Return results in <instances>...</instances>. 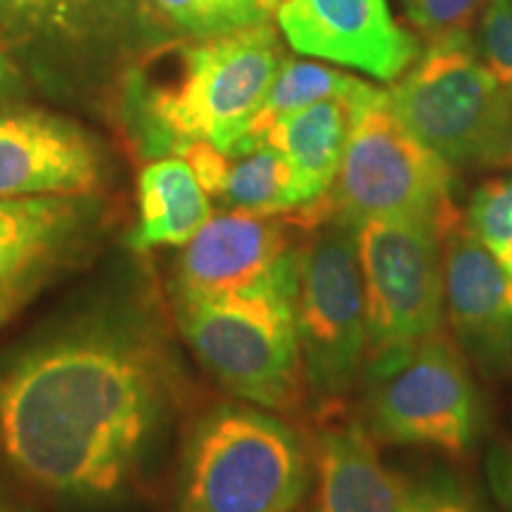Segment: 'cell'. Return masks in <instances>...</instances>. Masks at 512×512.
Segmentation results:
<instances>
[{
    "label": "cell",
    "instance_id": "cell-1",
    "mask_svg": "<svg viewBox=\"0 0 512 512\" xmlns=\"http://www.w3.org/2000/svg\"><path fill=\"white\" fill-rule=\"evenodd\" d=\"M178 392L174 354L150 311L79 313L0 370L3 453L41 491L110 503L162 444Z\"/></svg>",
    "mask_w": 512,
    "mask_h": 512
},
{
    "label": "cell",
    "instance_id": "cell-2",
    "mask_svg": "<svg viewBox=\"0 0 512 512\" xmlns=\"http://www.w3.org/2000/svg\"><path fill=\"white\" fill-rule=\"evenodd\" d=\"M283 60V43L268 19L202 38L185 50L169 81L145 88L133 102L143 150L152 157H181L195 143L233 147Z\"/></svg>",
    "mask_w": 512,
    "mask_h": 512
},
{
    "label": "cell",
    "instance_id": "cell-3",
    "mask_svg": "<svg viewBox=\"0 0 512 512\" xmlns=\"http://www.w3.org/2000/svg\"><path fill=\"white\" fill-rule=\"evenodd\" d=\"M313 491V444L280 413L235 401L192 422L176 512H297Z\"/></svg>",
    "mask_w": 512,
    "mask_h": 512
},
{
    "label": "cell",
    "instance_id": "cell-4",
    "mask_svg": "<svg viewBox=\"0 0 512 512\" xmlns=\"http://www.w3.org/2000/svg\"><path fill=\"white\" fill-rule=\"evenodd\" d=\"M313 211L351 226L415 216L448 230L463 219L453 204V166L403 124L377 86L356 105L335 183Z\"/></svg>",
    "mask_w": 512,
    "mask_h": 512
},
{
    "label": "cell",
    "instance_id": "cell-5",
    "mask_svg": "<svg viewBox=\"0 0 512 512\" xmlns=\"http://www.w3.org/2000/svg\"><path fill=\"white\" fill-rule=\"evenodd\" d=\"M294 297L297 290L174 302L176 325L204 370L235 399L290 413L306 396Z\"/></svg>",
    "mask_w": 512,
    "mask_h": 512
},
{
    "label": "cell",
    "instance_id": "cell-6",
    "mask_svg": "<svg viewBox=\"0 0 512 512\" xmlns=\"http://www.w3.org/2000/svg\"><path fill=\"white\" fill-rule=\"evenodd\" d=\"M294 325L306 392L318 403L349 396L363 380L368 320L356 226L325 216L299 249Z\"/></svg>",
    "mask_w": 512,
    "mask_h": 512
},
{
    "label": "cell",
    "instance_id": "cell-7",
    "mask_svg": "<svg viewBox=\"0 0 512 512\" xmlns=\"http://www.w3.org/2000/svg\"><path fill=\"white\" fill-rule=\"evenodd\" d=\"M444 235L434 221L415 216L356 226L368 320L363 380L444 330Z\"/></svg>",
    "mask_w": 512,
    "mask_h": 512
},
{
    "label": "cell",
    "instance_id": "cell-8",
    "mask_svg": "<svg viewBox=\"0 0 512 512\" xmlns=\"http://www.w3.org/2000/svg\"><path fill=\"white\" fill-rule=\"evenodd\" d=\"M363 425L377 444L463 456L482 432L472 366L446 330L361 382Z\"/></svg>",
    "mask_w": 512,
    "mask_h": 512
},
{
    "label": "cell",
    "instance_id": "cell-9",
    "mask_svg": "<svg viewBox=\"0 0 512 512\" xmlns=\"http://www.w3.org/2000/svg\"><path fill=\"white\" fill-rule=\"evenodd\" d=\"M387 95L403 124L451 166L484 164L510 105L472 36L427 43Z\"/></svg>",
    "mask_w": 512,
    "mask_h": 512
},
{
    "label": "cell",
    "instance_id": "cell-10",
    "mask_svg": "<svg viewBox=\"0 0 512 512\" xmlns=\"http://www.w3.org/2000/svg\"><path fill=\"white\" fill-rule=\"evenodd\" d=\"M309 223L292 214H214L183 245L174 275V302L247 299L297 290L299 249Z\"/></svg>",
    "mask_w": 512,
    "mask_h": 512
},
{
    "label": "cell",
    "instance_id": "cell-11",
    "mask_svg": "<svg viewBox=\"0 0 512 512\" xmlns=\"http://www.w3.org/2000/svg\"><path fill=\"white\" fill-rule=\"evenodd\" d=\"M100 209L86 197H0V325L95 252Z\"/></svg>",
    "mask_w": 512,
    "mask_h": 512
},
{
    "label": "cell",
    "instance_id": "cell-12",
    "mask_svg": "<svg viewBox=\"0 0 512 512\" xmlns=\"http://www.w3.org/2000/svg\"><path fill=\"white\" fill-rule=\"evenodd\" d=\"M275 22L299 55L320 57L392 83L418 60L420 41L387 0H278Z\"/></svg>",
    "mask_w": 512,
    "mask_h": 512
},
{
    "label": "cell",
    "instance_id": "cell-13",
    "mask_svg": "<svg viewBox=\"0 0 512 512\" xmlns=\"http://www.w3.org/2000/svg\"><path fill=\"white\" fill-rule=\"evenodd\" d=\"M448 335L486 380H512V275L460 219L444 235Z\"/></svg>",
    "mask_w": 512,
    "mask_h": 512
},
{
    "label": "cell",
    "instance_id": "cell-14",
    "mask_svg": "<svg viewBox=\"0 0 512 512\" xmlns=\"http://www.w3.org/2000/svg\"><path fill=\"white\" fill-rule=\"evenodd\" d=\"M102 181L93 140L41 110L0 114V197H86Z\"/></svg>",
    "mask_w": 512,
    "mask_h": 512
},
{
    "label": "cell",
    "instance_id": "cell-15",
    "mask_svg": "<svg viewBox=\"0 0 512 512\" xmlns=\"http://www.w3.org/2000/svg\"><path fill=\"white\" fill-rule=\"evenodd\" d=\"M311 444V512H403L408 482L382 463L363 422L339 420L323 427Z\"/></svg>",
    "mask_w": 512,
    "mask_h": 512
},
{
    "label": "cell",
    "instance_id": "cell-16",
    "mask_svg": "<svg viewBox=\"0 0 512 512\" xmlns=\"http://www.w3.org/2000/svg\"><path fill=\"white\" fill-rule=\"evenodd\" d=\"M181 157L192 166L209 200L221 209L266 216L302 209L290 164L271 145L219 150L195 143Z\"/></svg>",
    "mask_w": 512,
    "mask_h": 512
},
{
    "label": "cell",
    "instance_id": "cell-17",
    "mask_svg": "<svg viewBox=\"0 0 512 512\" xmlns=\"http://www.w3.org/2000/svg\"><path fill=\"white\" fill-rule=\"evenodd\" d=\"M370 91L373 83H366L351 95H337L304 107L268 128L261 140V145H271L290 164L302 209L330 192L347 147L356 105Z\"/></svg>",
    "mask_w": 512,
    "mask_h": 512
},
{
    "label": "cell",
    "instance_id": "cell-18",
    "mask_svg": "<svg viewBox=\"0 0 512 512\" xmlns=\"http://www.w3.org/2000/svg\"><path fill=\"white\" fill-rule=\"evenodd\" d=\"M214 216L209 195L183 157L147 164L138 181V223L128 235L133 252L183 247Z\"/></svg>",
    "mask_w": 512,
    "mask_h": 512
},
{
    "label": "cell",
    "instance_id": "cell-19",
    "mask_svg": "<svg viewBox=\"0 0 512 512\" xmlns=\"http://www.w3.org/2000/svg\"><path fill=\"white\" fill-rule=\"evenodd\" d=\"M366 83L368 81L342 72V69L328 67V64L285 57L273 83L268 86L264 100H261L259 110L249 121L247 131L228 150H247V147L261 145L268 128L278 124L280 119L290 117V114L304 110L309 105H316L320 100L356 93Z\"/></svg>",
    "mask_w": 512,
    "mask_h": 512
},
{
    "label": "cell",
    "instance_id": "cell-20",
    "mask_svg": "<svg viewBox=\"0 0 512 512\" xmlns=\"http://www.w3.org/2000/svg\"><path fill=\"white\" fill-rule=\"evenodd\" d=\"M463 221L486 252L512 275V174L479 185Z\"/></svg>",
    "mask_w": 512,
    "mask_h": 512
},
{
    "label": "cell",
    "instance_id": "cell-21",
    "mask_svg": "<svg viewBox=\"0 0 512 512\" xmlns=\"http://www.w3.org/2000/svg\"><path fill=\"white\" fill-rule=\"evenodd\" d=\"M178 29L197 38L238 31L268 19L254 0H155Z\"/></svg>",
    "mask_w": 512,
    "mask_h": 512
},
{
    "label": "cell",
    "instance_id": "cell-22",
    "mask_svg": "<svg viewBox=\"0 0 512 512\" xmlns=\"http://www.w3.org/2000/svg\"><path fill=\"white\" fill-rule=\"evenodd\" d=\"M472 48L512 98V0H486L472 29Z\"/></svg>",
    "mask_w": 512,
    "mask_h": 512
},
{
    "label": "cell",
    "instance_id": "cell-23",
    "mask_svg": "<svg viewBox=\"0 0 512 512\" xmlns=\"http://www.w3.org/2000/svg\"><path fill=\"white\" fill-rule=\"evenodd\" d=\"M403 512H491L477 489L456 472L437 470L408 482Z\"/></svg>",
    "mask_w": 512,
    "mask_h": 512
},
{
    "label": "cell",
    "instance_id": "cell-24",
    "mask_svg": "<svg viewBox=\"0 0 512 512\" xmlns=\"http://www.w3.org/2000/svg\"><path fill=\"white\" fill-rule=\"evenodd\" d=\"M486 0H401L403 10L427 43L470 38Z\"/></svg>",
    "mask_w": 512,
    "mask_h": 512
},
{
    "label": "cell",
    "instance_id": "cell-25",
    "mask_svg": "<svg viewBox=\"0 0 512 512\" xmlns=\"http://www.w3.org/2000/svg\"><path fill=\"white\" fill-rule=\"evenodd\" d=\"M486 477H489L498 508L512 512V441H503L491 448L486 458Z\"/></svg>",
    "mask_w": 512,
    "mask_h": 512
},
{
    "label": "cell",
    "instance_id": "cell-26",
    "mask_svg": "<svg viewBox=\"0 0 512 512\" xmlns=\"http://www.w3.org/2000/svg\"><path fill=\"white\" fill-rule=\"evenodd\" d=\"M484 169H501L512 171V98L508 105V114H505L501 131L491 145L489 155L484 157Z\"/></svg>",
    "mask_w": 512,
    "mask_h": 512
},
{
    "label": "cell",
    "instance_id": "cell-27",
    "mask_svg": "<svg viewBox=\"0 0 512 512\" xmlns=\"http://www.w3.org/2000/svg\"><path fill=\"white\" fill-rule=\"evenodd\" d=\"M74 5V0H0V10L17 12V15H46Z\"/></svg>",
    "mask_w": 512,
    "mask_h": 512
},
{
    "label": "cell",
    "instance_id": "cell-28",
    "mask_svg": "<svg viewBox=\"0 0 512 512\" xmlns=\"http://www.w3.org/2000/svg\"><path fill=\"white\" fill-rule=\"evenodd\" d=\"M12 83H15V72H12L10 62L5 60L3 46H0V95H5V93H8Z\"/></svg>",
    "mask_w": 512,
    "mask_h": 512
},
{
    "label": "cell",
    "instance_id": "cell-29",
    "mask_svg": "<svg viewBox=\"0 0 512 512\" xmlns=\"http://www.w3.org/2000/svg\"><path fill=\"white\" fill-rule=\"evenodd\" d=\"M254 5L268 17V15H273V10H275V5H278V0H254Z\"/></svg>",
    "mask_w": 512,
    "mask_h": 512
},
{
    "label": "cell",
    "instance_id": "cell-30",
    "mask_svg": "<svg viewBox=\"0 0 512 512\" xmlns=\"http://www.w3.org/2000/svg\"><path fill=\"white\" fill-rule=\"evenodd\" d=\"M0 512H22V510H19L17 505H12V503L3 501V498H0Z\"/></svg>",
    "mask_w": 512,
    "mask_h": 512
},
{
    "label": "cell",
    "instance_id": "cell-31",
    "mask_svg": "<svg viewBox=\"0 0 512 512\" xmlns=\"http://www.w3.org/2000/svg\"><path fill=\"white\" fill-rule=\"evenodd\" d=\"M0 451H3V441H0Z\"/></svg>",
    "mask_w": 512,
    "mask_h": 512
},
{
    "label": "cell",
    "instance_id": "cell-32",
    "mask_svg": "<svg viewBox=\"0 0 512 512\" xmlns=\"http://www.w3.org/2000/svg\"><path fill=\"white\" fill-rule=\"evenodd\" d=\"M297 512H299V510H297Z\"/></svg>",
    "mask_w": 512,
    "mask_h": 512
}]
</instances>
